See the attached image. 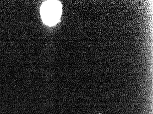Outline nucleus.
Listing matches in <instances>:
<instances>
[{
  "label": "nucleus",
  "mask_w": 153,
  "mask_h": 114,
  "mask_svg": "<svg viewBox=\"0 0 153 114\" xmlns=\"http://www.w3.org/2000/svg\"><path fill=\"white\" fill-rule=\"evenodd\" d=\"M62 14V4L59 1H49L44 3L41 8V15L44 22L48 25H54Z\"/></svg>",
  "instance_id": "1"
}]
</instances>
